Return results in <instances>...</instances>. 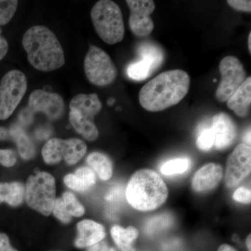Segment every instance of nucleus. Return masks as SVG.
Instances as JSON below:
<instances>
[{"label": "nucleus", "mask_w": 251, "mask_h": 251, "mask_svg": "<svg viewBox=\"0 0 251 251\" xmlns=\"http://www.w3.org/2000/svg\"><path fill=\"white\" fill-rule=\"evenodd\" d=\"M191 85L189 75L181 69L167 71L153 77L142 87L141 106L149 112H160L176 105L187 95Z\"/></svg>", "instance_id": "obj_1"}, {"label": "nucleus", "mask_w": 251, "mask_h": 251, "mask_svg": "<svg viewBox=\"0 0 251 251\" xmlns=\"http://www.w3.org/2000/svg\"><path fill=\"white\" fill-rule=\"evenodd\" d=\"M28 62L36 70L49 72L65 64L64 50L55 34L44 25H34L23 37Z\"/></svg>", "instance_id": "obj_2"}, {"label": "nucleus", "mask_w": 251, "mask_h": 251, "mask_svg": "<svg viewBox=\"0 0 251 251\" xmlns=\"http://www.w3.org/2000/svg\"><path fill=\"white\" fill-rule=\"evenodd\" d=\"M126 197L130 205L137 210L151 211L166 202L168 189L156 171L141 169L130 177L126 190Z\"/></svg>", "instance_id": "obj_3"}, {"label": "nucleus", "mask_w": 251, "mask_h": 251, "mask_svg": "<svg viewBox=\"0 0 251 251\" xmlns=\"http://www.w3.org/2000/svg\"><path fill=\"white\" fill-rule=\"evenodd\" d=\"M91 19L99 37L109 45L121 42L125 27L120 6L111 0H100L91 10Z\"/></svg>", "instance_id": "obj_4"}, {"label": "nucleus", "mask_w": 251, "mask_h": 251, "mask_svg": "<svg viewBox=\"0 0 251 251\" xmlns=\"http://www.w3.org/2000/svg\"><path fill=\"white\" fill-rule=\"evenodd\" d=\"M69 107V121L74 129L88 141L97 140L99 130L94 120L102 109L98 95L95 93L77 94L71 100Z\"/></svg>", "instance_id": "obj_5"}, {"label": "nucleus", "mask_w": 251, "mask_h": 251, "mask_svg": "<svg viewBox=\"0 0 251 251\" xmlns=\"http://www.w3.org/2000/svg\"><path fill=\"white\" fill-rule=\"evenodd\" d=\"M25 199L29 207L39 211L44 216L52 213L56 200L54 178L46 172H39L31 175L25 186Z\"/></svg>", "instance_id": "obj_6"}, {"label": "nucleus", "mask_w": 251, "mask_h": 251, "mask_svg": "<svg viewBox=\"0 0 251 251\" xmlns=\"http://www.w3.org/2000/svg\"><path fill=\"white\" fill-rule=\"evenodd\" d=\"M86 77L98 87L112 84L117 76V68L108 53L95 46H91L84 60Z\"/></svg>", "instance_id": "obj_7"}, {"label": "nucleus", "mask_w": 251, "mask_h": 251, "mask_svg": "<svg viewBox=\"0 0 251 251\" xmlns=\"http://www.w3.org/2000/svg\"><path fill=\"white\" fill-rule=\"evenodd\" d=\"M27 90L25 75L19 70L6 73L0 82V120L9 118Z\"/></svg>", "instance_id": "obj_8"}, {"label": "nucleus", "mask_w": 251, "mask_h": 251, "mask_svg": "<svg viewBox=\"0 0 251 251\" xmlns=\"http://www.w3.org/2000/svg\"><path fill=\"white\" fill-rule=\"evenodd\" d=\"M87 150L86 144L77 138H52L44 145L41 152L47 164H56L64 160L72 166L76 164L85 156Z\"/></svg>", "instance_id": "obj_9"}, {"label": "nucleus", "mask_w": 251, "mask_h": 251, "mask_svg": "<svg viewBox=\"0 0 251 251\" xmlns=\"http://www.w3.org/2000/svg\"><path fill=\"white\" fill-rule=\"evenodd\" d=\"M219 72L221 81L216 90L215 97L224 103L228 100L247 78V72L242 63L234 56H227L221 61Z\"/></svg>", "instance_id": "obj_10"}, {"label": "nucleus", "mask_w": 251, "mask_h": 251, "mask_svg": "<svg viewBox=\"0 0 251 251\" xmlns=\"http://www.w3.org/2000/svg\"><path fill=\"white\" fill-rule=\"evenodd\" d=\"M251 147L239 144L227 158L225 184L228 188L236 187L251 174Z\"/></svg>", "instance_id": "obj_11"}, {"label": "nucleus", "mask_w": 251, "mask_h": 251, "mask_svg": "<svg viewBox=\"0 0 251 251\" xmlns=\"http://www.w3.org/2000/svg\"><path fill=\"white\" fill-rule=\"evenodd\" d=\"M129 7V27L134 35L145 37L152 32L154 24L150 15L154 11L156 5L152 0H126Z\"/></svg>", "instance_id": "obj_12"}, {"label": "nucleus", "mask_w": 251, "mask_h": 251, "mask_svg": "<svg viewBox=\"0 0 251 251\" xmlns=\"http://www.w3.org/2000/svg\"><path fill=\"white\" fill-rule=\"evenodd\" d=\"M28 109L31 112H42L50 120H58L64 115L65 103L59 94L45 90L31 92Z\"/></svg>", "instance_id": "obj_13"}, {"label": "nucleus", "mask_w": 251, "mask_h": 251, "mask_svg": "<svg viewBox=\"0 0 251 251\" xmlns=\"http://www.w3.org/2000/svg\"><path fill=\"white\" fill-rule=\"evenodd\" d=\"M210 129L214 135V148L216 150H226L237 138V125L228 114L221 112L214 115Z\"/></svg>", "instance_id": "obj_14"}, {"label": "nucleus", "mask_w": 251, "mask_h": 251, "mask_svg": "<svg viewBox=\"0 0 251 251\" xmlns=\"http://www.w3.org/2000/svg\"><path fill=\"white\" fill-rule=\"evenodd\" d=\"M224 177V170L220 164L207 163L199 170L193 176L191 187L198 193L212 191L217 187Z\"/></svg>", "instance_id": "obj_15"}, {"label": "nucleus", "mask_w": 251, "mask_h": 251, "mask_svg": "<svg viewBox=\"0 0 251 251\" xmlns=\"http://www.w3.org/2000/svg\"><path fill=\"white\" fill-rule=\"evenodd\" d=\"M52 213L54 216L64 224H69L73 216L80 217L85 214V208L82 206L75 195L71 192H65L62 198H56Z\"/></svg>", "instance_id": "obj_16"}, {"label": "nucleus", "mask_w": 251, "mask_h": 251, "mask_svg": "<svg viewBox=\"0 0 251 251\" xmlns=\"http://www.w3.org/2000/svg\"><path fill=\"white\" fill-rule=\"evenodd\" d=\"M77 237L75 246L79 249L89 248L103 240L105 237L103 225L92 221L83 220L77 225Z\"/></svg>", "instance_id": "obj_17"}, {"label": "nucleus", "mask_w": 251, "mask_h": 251, "mask_svg": "<svg viewBox=\"0 0 251 251\" xmlns=\"http://www.w3.org/2000/svg\"><path fill=\"white\" fill-rule=\"evenodd\" d=\"M251 105V77H249L227 101V107L239 117L248 116Z\"/></svg>", "instance_id": "obj_18"}, {"label": "nucleus", "mask_w": 251, "mask_h": 251, "mask_svg": "<svg viewBox=\"0 0 251 251\" xmlns=\"http://www.w3.org/2000/svg\"><path fill=\"white\" fill-rule=\"evenodd\" d=\"M95 173L88 167H82L75 172V174L66 175L64 182L66 186L77 192H85L95 184Z\"/></svg>", "instance_id": "obj_19"}, {"label": "nucleus", "mask_w": 251, "mask_h": 251, "mask_svg": "<svg viewBox=\"0 0 251 251\" xmlns=\"http://www.w3.org/2000/svg\"><path fill=\"white\" fill-rule=\"evenodd\" d=\"M25 195V187L21 182L0 183V203L6 202L10 206L22 204Z\"/></svg>", "instance_id": "obj_20"}, {"label": "nucleus", "mask_w": 251, "mask_h": 251, "mask_svg": "<svg viewBox=\"0 0 251 251\" xmlns=\"http://www.w3.org/2000/svg\"><path fill=\"white\" fill-rule=\"evenodd\" d=\"M110 234L114 242L121 251H133V243L139 235V231L133 226L124 228L120 226H114Z\"/></svg>", "instance_id": "obj_21"}, {"label": "nucleus", "mask_w": 251, "mask_h": 251, "mask_svg": "<svg viewBox=\"0 0 251 251\" xmlns=\"http://www.w3.org/2000/svg\"><path fill=\"white\" fill-rule=\"evenodd\" d=\"M87 163L91 169L95 172L100 179L107 181L112 177L113 166L108 156L100 152L90 153L87 158Z\"/></svg>", "instance_id": "obj_22"}, {"label": "nucleus", "mask_w": 251, "mask_h": 251, "mask_svg": "<svg viewBox=\"0 0 251 251\" xmlns=\"http://www.w3.org/2000/svg\"><path fill=\"white\" fill-rule=\"evenodd\" d=\"M9 131L11 138L16 141L21 156L26 160L34 158L35 155V148L22 128L18 126H13Z\"/></svg>", "instance_id": "obj_23"}, {"label": "nucleus", "mask_w": 251, "mask_h": 251, "mask_svg": "<svg viewBox=\"0 0 251 251\" xmlns=\"http://www.w3.org/2000/svg\"><path fill=\"white\" fill-rule=\"evenodd\" d=\"M138 51L142 59H146L151 63L153 71L161 67L164 62V52L163 50L153 43H142L138 46Z\"/></svg>", "instance_id": "obj_24"}, {"label": "nucleus", "mask_w": 251, "mask_h": 251, "mask_svg": "<svg viewBox=\"0 0 251 251\" xmlns=\"http://www.w3.org/2000/svg\"><path fill=\"white\" fill-rule=\"evenodd\" d=\"M153 72L151 63L146 59H142L138 62L132 63L127 68V74L130 78L134 80H145Z\"/></svg>", "instance_id": "obj_25"}, {"label": "nucleus", "mask_w": 251, "mask_h": 251, "mask_svg": "<svg viewBox=\"0 0 251 251\" xmlns=\"http://www.w3.org/2000/svg\"><path fill=\"white\" fill-rule=\"evenodd\" d=\"M191 162L187 158H174L163 163L160 168V171L165 176L183 174L188 171Z\"/></svg>", "instance_id": "obj_26"}, {"label": "nucleus", "mask_w": 251, "mask_h": 251, "mask_svg": "<svg viewBox=\"0 0 251 251\" xmlns=\"http://www.w3.org/2000/svg\"><path fill=\"white\" fill-rule=\"evenodd\" d=\"M173 223L172 216L169 214H163L151 218L147 221L145 231L148 234L157 233L163 229H166Z\"/></svg>", "instance_id": "obj_27"}, {"label": "nucleus", "mask_w": 251, "mask_h": 251, "mask_svg": "<svg viewBox=\"0 0 251 251\" xmlns=\"http://www.w3.org/2000/svg\"><path fill=\"white\" fill-rule=\"evenodd\" d=\"M16 0H0V26L10 22L17 10Z\"/></svg>", "instance_id": "obj_28"}, {"label": "nucleus", "mask_w": 251, "mask_h": 251, "mask_svg": "<svg viewBox=\"0 0 251 251\" xmlns=\"http://www.w3.org/2000/svg\"><path fill=\"white\" fill-rule=\"evenodd\" d=\"M214 138L210 128H205L200 133L196 140V145L200 150L208 151L214 148Z\"/></svg>", "instance_id": "obj_29"}, {"label": "nucleus", "mask_w": 251, "mask_h": 251, "mask_svg": "<svg viewBox=\"0 0 251 251\" xmlns=\"http://www.w3.org/2000/svg\"><path fill=\"white\" fill-rule=\"evenodd\" d=\"M16 156L11 150H0V164L6 168L14 166L16 164Z\"/></svg>", "instance_id": "obj_30"}, {"label": "nucleus", "mask_w": 251, "mask_h": 251, "mask_svg": "<svg viewBox=\"0 0 251 251\" xmlns=\"http://www.w3.org/2000/svg\"><path fill=\"white\" fill-rule=\"evenodd\" d=\"M232 198L234 201L242 204H249L251 202V189L246 187H240L236 190Z\"/></svg>", "instance_id": "obj_31"}, {"label": "nucleus", "mask_w": 251, "mask_h": 251, "mask_svg": "<svg viewBox=\"0 0 251 251\" xmlns=\"http://www.w3.org/2000/svg\"><path fill=\"white\" fill-rule=\"evenodd\" d=\"M227 4L237 11L251 13V1L250 0H227Z\"/></svg>", "instance_id": "obj_32"}, {"label": "nucleus", "mask_w": 251, "mask_h": 251, "mask_svg": "<svg viewBox=\"0 0 251 251\" xmlns=\"http://www.w3.org/2000/svg\"><path fill=\"white\" fill-rule=\"evenodd\" d=\"M0 251H18L10 244L9 238L6 234L0 232Z\"/></svg>", "instance_id": "obj_33"}, {"label": "nucleus", "mask_w": 251, "mask_h": 251, "mask_svg": "<svg viewBox=\"0 0 251 251\" xmlns=\"http://www.w3.org/2000/svg\"><path fill=\"white\" fill-rule=\"evenodd\" d=\"M87 251H116L114 248L110 247L105 241L102 240L92 247L87 248Z\"/></svg>", "instance_id": "obj_34"}, {"label": "nucleus", "mask_w": 251, "mask_h": 251, "mask_svg": "<svg viewBox=\"0 0 251 251\" xmlns=\"http://www.w3.org/2000/svg\"><path fill=\"white\" fill-rule=\"evenodd\" d=\"M9 50V44L4 36L0 34V61L7 54Z\"/></svg>", "instance_id": "obj_35"}, {"label": "nucleus", "mask_w": 251, "mask_h": 251, "mask_svg": "<svg viewBox=\"0 0 251 251\" xmlns=\"http://www.w3.org/2000/svg\"><path fill=\"white\" fill-rule=\"evenodd\" d=\"M11 138L9 130L4 127H0V140H9Z\"/></svg>", "instance_id": "obj_36"}, {"label": "nucleus", "mask_w": 251, "mask_h": 251, "mask_svg": "<svg viewBox=\"0 0 251 251\" xmlns=\"http://www.w3.org/2000/svg\"><path fill=\"white\" fill-rule=\"evenodd\" d=\"M218 251H237L234 248L231 247L228 244H223L219 247Z\"/></svg>", "instance_id": "obj_37"}, {"label": "nucleus", "mask_w": 251, "mask_h": 251, "mask_svg": "<svg viewBox=\"0 0 251 251\" xmlns=\"http://www.w3.org/2000/svg\"><path fill=\"white\" fill-rule=\"evenodd\" d=\"M244 141H245L246 145L248 146L251 147V130L249 129L245 134V138H244Z\"/></svg>", "instance_id": "obj_38"}, {"label": "nucleus", "mask_w": 251, "mask_h": 251, "mask_svg": "<svg viewBox=\"0 0 251 251\" xmlns=\"http://www.w3.org/2000/svg\"><path fill=\"white\" fill-rule=\"evenodd\" d=\"M251 234H249V236H248L247 238V247L248 248V250L249 251H251Z\"/></svg>", "instance_id": "obj_39"}, {"label": "nucleus", "mask_w": 251, "mask_h": 251, "mask_svg": "<svg viewBox=\"0 0 251 251\" xmlns=\"http://www.w3.org/2000/svg\"><path fill=\"white\" fill-rule=\"evenodd\" d=\"M248 47H249V52H251V32L249 33V39H248Z\"/></svg>", "instance_id": "obj_40"}]
</instances>
